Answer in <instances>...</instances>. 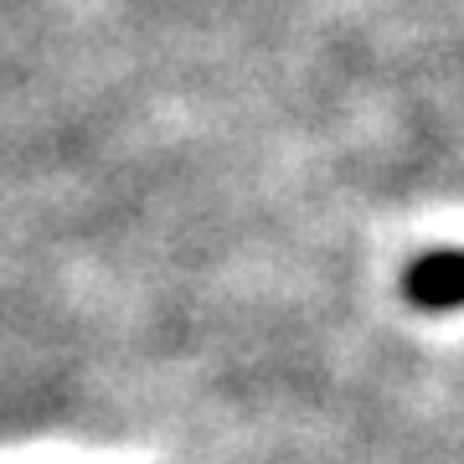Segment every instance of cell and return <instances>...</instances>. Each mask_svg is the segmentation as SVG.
I'll return each mask as SVG.
<instances>
[{
	"label": "cell",
	"mask_w": 464,
	"mask_h": 464,
	"mask_svg": "<svg viewBox=\"0 0 464 464\" xmlns=\"http://www.w3.org/2000/svg\"><path fill=\"white\" fill-rule=\"evenodd\" d=\"M402 295L418 310H459L464 304V253L459 248H433L413 258L402 274Z\"/></svg>",
	"instance_id": "6da1fadb"
}]
</instances>
